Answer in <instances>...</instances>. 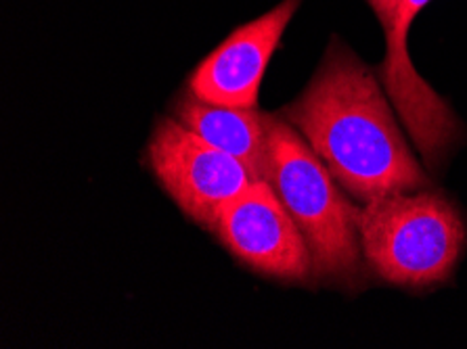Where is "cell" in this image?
I'll return each mask as SVG.
<instances>
[{
	"instance_id": "obj_1",
	"label": "cell",
	"mask_w": 467,
	"mask_h": 349,
	"mask_svg": "<svg viewBox=\"0 0 467 349\" xmlns=\"http://www.w3.org/2000/svg\"><path fill=\"white\" fill-rule=\"evenodd\" d=\"M379 77L337 38L302 95L283 109L339 187L360 205L430 180Z\"/></svg>"
},
{
	"instance_id": "obj_2",
	"label": "cell",
	"mask_w": 467,
	"mask_h": 349,
	"mask_svg": "<svg viewBox=\"0 0 467 349\" xmlns=\"http://www.w3.org/2000/svg\"><path fill=\"white\" fill-rule=\"evenodd\" d=\"M300 228L313 255L315 279L358 291L363 287V249L355 199L346 197L334 174L302 134L273 116L268 134V178Z\"/></svg>"
},
{
	"instance_id": "obj_3",
	"label": "cell",
	"mask_w": 467,
	"mask_h": 349,
	"mask_svg": "<svg viewBox=\"0 0 467 349\" xmlns=\"http://www.w3.org/2000/svg\"><path fill=\"white\" fill-rule=\"evenodd\" d=\"M358 237L371 272L411 291L447 282L467 243L459 210L442 192L423 189L365 203L358 211Z\"/></svg>"
},
{
	"instance_id": "obj_4",
	"label": "cell",
	"mask_w": 467,
	"mask_h": 349,
	"mask_svg": "<svg viewBox=\"0 0 467 349\" xmlns=\"http://www.w3.org/2000/svg\"><path fill=\"white\" fill-rule=\"evenodd\" d=\"M147 166L181 211L212 232L226 205L254 182L242 161L212 147L174 116L155 124Z\"/></svg>"
},
{
	"instance_id": "obj_5",
	"label": "cell",
	"mask_w": 467,
	"mask_h": 349,
	"mask_svg": "<svg viewBox=\"0 0 467 349\" xmlns=\"http://www.w3.org/2000/svg\"><path fill=\"white\" fill-rule=\"evenodd\" d=\"M214 232L226 251L252 272L283 282L315 279L313 255L300 228L265 180H254L226 205Z\"/></svg>"
},
{
	"instance_id": "obj_6",
	"label": "cell",
	"mask_w": 467,
	"mask_h": 349,
	"mask_svg": "<svg viewBox=\"0 0 467 349\" xmlns=\"http://www.w3.org/2000/svg\"><path fill=\"white\" fill-rule=\"evenodd\" d=\"M431 0H400L392 24L386 27V56L379 82L390 98L423 161L438 168L462 139V124L436 90L417 74L407 51L409 27Z\"/></svg>"
},
{
	"instance_id": "obj_7",
	"label": "cell",
	"mask_w": 467,
	"mask_h": 349,
	"mask_svg": "<svg viewBox=\"0 0 467 349\" xmlns=\"http://www.w3.org/2000/svg\"><path fill=\"white\" fill-rule=\"evenodd\" d=\"M302 0H283L239 26L189 76L187 88L203 103L256 109L265 71Z\"/></svg>"
},
{
	"instance_id": "obj_8",
	"label": "cell",
	"mask_w": 467,
	"mask_h": 349,
	"mask_svg": "<svg viewBox=\"0 0 467 349\" xmlns=\"http://www.w3.org/2000/svg\"><path fill=\"white\" fill-rule=\"evenodd\" d=\"M174 118L212 147L242 161L254 180L266 182L271 113L210 105L189 92L176 101Z\"/></svg>"
},
{
	"instance_id": "obj_9",
	"label": "cell",
	"mask_w": 467,
	"mask_h": 349,
	"mask_svg": "<svg viewBox=\"0 0 467 349\" xmlns=\"http://www.w3.org/2000/svg\"><path fill=\"white\" fill-rule=\"evenodd\" d=\"M367 3H369V6L375 13V17H378L381 27L386 30V27L392 24L394 13H396V9H399L400 0H367Z\"/></svg>"
}]
</instances>
